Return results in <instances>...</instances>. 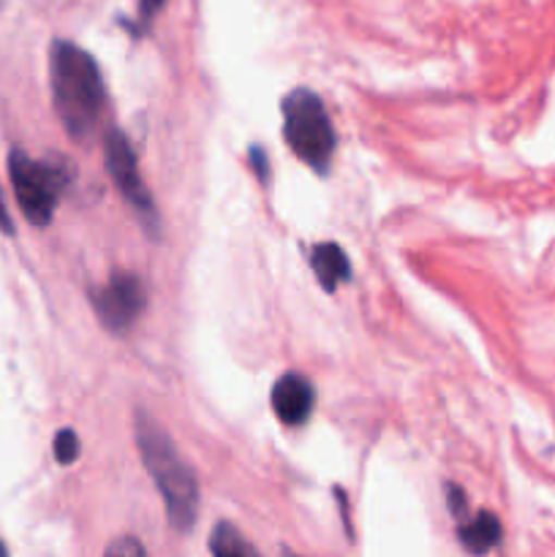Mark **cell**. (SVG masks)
Segmentation results:
<instances>
[{
	"instance_id": "6da1fadb",
	"label": "cell",
	"mask_w": 555,
	"mask_h": 557,
	"mask_svg": "<svg viewBox=\"0 0 555 557\" xmlns=\"http://www.w3.org/2000/svg\"><path fill=\"white\" fill-rule=\"evenodd\" d=\"M49 87L65 134L71 139H87L101 123L103 101H107V87L92 54L63 38L52 41Z\"/></svg>"
},
{
	"instance_id": "7a4b0ae2",
	"label": "cell",
	"mask_w": 555,
	"mask_h": 557,
	"mask_svg": "<svg viewBox=\"0 0 555 557\" xmlns=\"http://www.w3.org/2000/svg\"><path fill=\"white\" fill-rule=\"evenodd\" d=\"M136 446L145 468L161 493L166 520L174 531L188 533L199 517V482L188 462L177 455V446L161 424L145 411L136 413Z\"/></svg>"
},
{
	"instance_id": "3957f363",
	"label": "cell",
	"mask_w": 555,
	"mask_h": 557,
	"mask_svg": "<svg viewBox=\"0 0 555 557\" xmlns=\"http://www.w3.org/2000/svg\"><path fill=\"white\" fill-rule=\"evenodd\" d=\"M9 177L16 205L33 226H49L58 210L60 196L74 180V163L63 156L30 158L14 147L9 156Z\"/></svg>"
},
{
	"instance_id": "277c9868",
	"label": "cell",
	"mask_w": 555,
	"mask_h": 557,
	"mask_svg": "<svg viewBox=\"0 0 555 557\" xmlns=\"http://www.w3.org/2000/svg\"><path fill=\"white\" fill-rule=\"evenodd\" d=\"M283 112V139L288 150L313 169L316 174H326L335 156L337 136L332 120L326 114L324 101L308 87H297L281 103Z\"/></svg>"
},
{
	"instance_id": "5b68a950",
	"label": "cell",
	"mask_w": 555,
	"mask_h": 557,
	"mask_svg": "<svg viewBox=\"0 0 555 557\" xmlns=\"http://www.w3.org/2000/svg\"><path fill=\"white\" fill-rule=\"evenodd\" d=\"M103 156H107L109 177L114 180L123 199L134 207L141 226L147 228V234L156 237L158 228H161V218H158L156 201H152L150 190H147L145 180H141L139 161H136V152L131 147L128 136L120 128H109L107 136H103Z\"/></svg>"
},
{
	"instance_id": "8992f818",
	"label": "cell",
	"mask_w": 555,
	"mask_h": 557,
	"mask_svg": "<svg viewBox=\"0 0 555 557\" xmlns=\"http://www.w3.org/2000/svg\"><path fill=\"white\" fill-rule=\"evenodd\" d=\"M90 302L101 326L114 335H125L145 313L147 288L134 272H114L103 286L92 288Z\"/></svg>"
},
{
	"instance_id": "52a82bcc",
	"label": "cell",
	"mask_w": 555,
	"mask_h": 557,
	"mask_svg": "<svg viewBox=\"0 0 555 557\" xmlns=\"http://www.w3.org/2000/svg\"><path fill=\"white\" fill-rule=\"evenodd\" d=\"M272 411L286 428H303L316 408V389L308 375L283 373L272 386Z\"/></svg>"
},
{
	"instance_id": "ba28073f",
	"label": "cell",
	"mask_w": 555,
	"mask_h": 557,
	"mask_svg": "<svg viewBox=\"0 0 555 557\" xmlns=\"http://www.w3.org/2000/svg\"><path fill=\"white\" fill-rule=\"evenodd\" d=\"M310 267L316 272V281L324 286V292H335L341 283L351 281V264H348L346 250L337 243H319L310 253Z\"/></svg>"
},
{
	"instance_id": "9c48e42d",
	"label": "cell",
	"mask_w": 555,
	"mask_h": 557,
	"mask_svg": "<svg viewBox=\"0 0 555 557\" xmlns=\"http://www.w3.org/2000/svg\"><path fill=\"white\" fill-rule=\"evenodd\" d=\"M457 539H460L462 549L473 555H484L501 544V522L498 517L490 511H479L477 517L468 515L457 525Z\"/></svg>"
},
{
	"instance_id": "30bf717a",
	"label": "cell",
	"mask_w": 555,
	"mask_h": 557,
	"mask_svg": "<svg viewBox=\"0 0 555 557\" xmlns=\"http://www.w3.org/2000/svg\"><path fill=\"white\" fill-rule=\"evenodd\" d=\"M210 553L218 555V557H245V555L254 557V555H259V553H256L254 544H248L243 536H239V531L232 525V522H218V525L212 528Z\"/></svg>"
},
{
	"instance_id": "8fae6325",
	"label": "cell",
	"mask_w": 555,
	"mask_h": 557,
	"mask_svg": "<svg viewBox=\"0 0 555 557\" xmlns=\"http://www.w3.org/2000/svg\"><path fill=\"white\" fill-rule=\"evenodd\" d=\"M163 3H166V0H139V9H136V22H123L125 30H128L134 38L147 36V30H150L152 20H156L158 11L163 9Z\"/></svg>"
},
{
	"instance_id": "7c38bea8",
	"label": "cell",
	"mask_w": 555,
	"mask_h": 557,
	"mask_svg": "<svg viewBox=\"0 0 555 557\" xmlns=\"http://www.w3.org/2000/svg\"><path fill=\"white\" fill-rule=\"evenodd\" d=\"M76 457H79V438H76L74 430H60L54 435V460L60 466H71V462H76Z\"/></svg>"
},
{
	"instance_id": "4fadbf2b",
	"label": "cell",
	"mask_w": 555,
	"mask_h": 557,
	"mask_svg": "<svg viewBox=\"0 0 555 557\" xmlns=\"http://www.w3.org/2000/svg\"><path fill=\"white\" fill-rule=\"evenodd\" d=\"M248 161H250V169H254V174L259 177V183L270 185V156H267L264 147L250 145Z\"/></svg>"
},
{
	"instance_id": "5bb4252c",
	"label": "cell",
	"mask_w": 555,
	"mask_h": 557,
	"mask_svg": "<svg viewBox=\"0 0 555 557\" xmlns=\"http://www.w3.org/2000/svg\"><path fill=\"white\" fill-rule=\"evenodd\" d=\"M446 506H449L452 517H455L457 522L466 520V517H468V500H466V495H462V490L457 487V484H446Z\"/></svg>"
},
{
	"instance_id": "9a60e30c",
	"label": "cell",
	"mask_w": 555,
	"mask_h": 557,
	"mask_svg": "<svg viewBox=\"0 0 555 557\" xmlns=\"http://www.w3.org/2000/svg\"><path fill=\"white\" fill-rule=\"evenodd\" d=\"M109 555H125V557H145L147 555V549L141 547L139 542H136L134 536H125V539H120V542H114V544H109V549H107Z\"/></svg>"
},
{
	"instance_id": "2e32d148",
	"label": "cell",
	"mask_w": 555,
	"mask_h": 557,
	"mask_svg": "<svg viewBox=\"0 0 555 557\" xmlns=\"http://www.w3.org/2000/svg\"><path fill=\"white\" fill-rule=\"evenodd\" d=\"M0 232H5V234H14V223H11L9 212H5V205H3V199H0Z\"/></svg>"
},
{
	"instance_id": "e0dca14e",
	"label": "cell",
	"mask_w": 555,
	"mask_h": 557,
	"mask_svg": "<svg viewBox=\"0 0 555 557\" xmlns=\"http://www.w3.org/2000/svg\"><path fill=\"white\" fill-rule=\"evenodd\" d=\"M0 555H9V549H5L3 544H0Z\"/></svg>"
}]
</instances>
